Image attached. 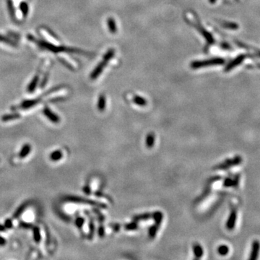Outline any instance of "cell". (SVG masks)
I'll return each instance as SVG.
<instances>
[{
  "label": "cell",
  "instance_id": "1",
  "mask_svg": "<svg viewBox=\"0 0 260 260\" xmlns=\"http://www.w3.org/2000/svg\"><path fill=\"white\" fill-rule=\"evenodd\" d=\"M225 60L222 58H213L208 60L204 61H195L191 64V67L192 69H198L201 67H207V66H214V65H223Z\"/></svg>",
  "mask_w": 260,
  "mask_h": 260
},
{
  "label": "cell",
  "instance_id": "2",
  "mask_svg": "<svg viewBox=\"0 0 260 260\" xmlns=\"http://www.w3.org/2000/svg\"><path fill=\"white\" fill-rule=\"evenodd\" d=\"M241 161L242 158L241 156H236V157H234L233 158L227 159L224 162H222V163L217 165L215 167V169H218V170H226V169H228L231 168V167L239 165L240 163H241Z\"/></svg>",
  "mask_w": 260,
  "mask_h": 260
},
{
  "label": "cell",
  "instance_id": "3",
  "mask_svg": "<svg viewBox=\"0 0 260 260\" xmlns=\"http://www.w3.org/2000/svg\"><path fill=\"white\" fill-rule=\"evenodd\" d=\"M65 200L68 201V202H72L74 203H82V204H90V205L101 207H104V208L106 207V206L104 204H102V203H99L96 202V201L91 200V199L82 198V197H75V196H69V197H67L65 198Z\"/></svg>",
  "mask_w": 260,
  "mask_h": 260
},
{
  "label": "cell",
  "instance_id": "4",
  "mask_svg": "<svg viewBox=\"0 0 260 260\" xmlns=\"http://www.w3.org/2000/svg\"><path fill=\"white\" fill-rule=\"evenodd\" d=\"M245 58H246V55L244 54L239 55V56H237L236 58H235L232 62H230L228 65L226 66L225 67V69H224V71L227 72H229V71L232 70L234 67H237V66L239 65L240 64H241V62L245 59Z\"/></svg>",
  "mask_w": 260,
  "mask_h": 260
},
{
  "label": "cell",
  "instance_id": "5",
  "mask_svg": "<svg viewBox=\"0 0 260 260\" xmlns=\"http://www.w3.org/2000/svg\"><path fill=\"white\" fill-rule=\"evenodd\" d=\"M260 251V242L258 240H254L252 242V250H251L250 256H249V259L250 260H256L259 256Z\"/></svg>",
  "mask_w": 260,
  "mask_h": 260
},
{
  "label": "cell",
  "instance_id": "6",
  "mask_svg": "<svg viewBox=\"0 0 260 260\" xmlns=\"http://www.w3.org/2000/svg\"><path fill=\"white\" fill-rule=\"evenodd\" d=\"M236 219H237V213H236V210H233L230 213V215L228 218L227 222H226V228L228 230H233L235 228L236 222Z\"/></svg>",
  "mask_w": 260,
  "mask_h": 260
},
{
  "label": "cell",
  "instance_id": "7",
  "mask_svg": "<svg viewBox=\"0 0 260 260\" xmlns=\"http://www.w3.org/2000/svg\"><path fill=\"white\" fill-rule=\"evenodd\" d=\"M44 115H45L47 117V118L49 119L51 122L54 123V124H58V123H59V122H60L59 117L56 114V113H54V112L51 111V110H50L49 108L46 107L45 108H44Z\"/></svg>",
  "mask_w": 260,
  "mask_h": 260
},
{
  "label": "cell",
  "instance_id": "8",
  "mask_svg": "<svg viewBox=\"0 0 260 260\" xmlns=\"http://www.w3.org/2000/svg\"><path fill=\"white\" fill-rule=\"evenodd\" d=\"M196 28H197V29L200 32L201 34L204 37V38L206 39L207 42L208 44H213V43L215 42V39L213 37V35H212L209 32L207 31L206 30L202 27V26H201L200 25H198V26H196Z\"/></svg>",
  "mask_w": 260,
  "mask_h": 260
},
{
  "label": "cell",
  "instance_id": "9",
  "mask_svg": "<svg viewBox=\"0 0 260 260\" xmlns=\"http://www.w3.org/2000/svg\"><path fill=\"white\" fill-rule=\"evenodd\" d=\"M239 182V175H236L234 178H226L224 180L223 186L225 187H237Z\"/></svg>",
  "mask_w": 260,
  "mask_h": 260
},
{
  "label": "cell",
  "instance_id": "10",
  "mask_svg": "<svg viewBox=\"0 0 260 260\" xmlns=\"http://www.w3.org/2000/svg\"><path fill=\"white\" fill-rule=\"evenodd\" d=\"M106 65H107V62L104 61V60H103V62H101L100 64H98V65L95 67V69H94L93 72H92L91 73V74H90V78L92 80L97 78L100 75V74L102 72L103 68L106 67Z\"/></svg>",
  "mask_w": 260,
  "mask_h": 260
},
{
  "label": "cell",
  "instance_id": "11",
  "mask_svg": "<svg viewBox=\"0 0 260 260\" xmlns=\"http://www.w3.org/2000/svg\"><path fill=\"white\" fill-rule=\"evenodd\" d=\"M40 33H41L43 36H44V38L46 39V40H48L49 42H51V44H53V45L56 46V45H57V44H59L58 41L56 40V39L55 38L54 36H52V35L50 34V33L47 31H46V30L44 29V28H41V29L40 30Z\"/></svg>",
  "mask_w": 260,
  "mask_h": 260
},
{
  "label": "cell",
  "instance_id": "12",
  "mask_svg": "<svg viewBox=\"0 0 260 260\" xmlns=\"http://www.w3.org/2000/svg\"><path fill=\"white\" fill-rule=\"evenodd\" d=\"M31 151V146L29 144H26L23 146L20 152L19 153V157L20 158H25L27 157L28 155L30 154Z\"/></svg>",
  "mask_w": 260,
  "mask_h": 260
},
{
  "label": "cell",
  "instance_id": "13",
  "mask_svg": "<svg viewBox=\"0 0 260 260\" xmlns=\"http://www.w3.org/2000/svg\"><path fill=\"white\" fill-rule=\"evenodd\" d=\"M62 157H63V153L61 150H55L54 152H52L50 154V159L53 161H58L59 160H61Z\"/></svg>",
  "mask_w": 260,
  "mask_h": 260
},
{
  "label": "cell",
  "instance_id": "14",
  "mask_svg": "<svg viewBox=\"0 0 260 260\" xmlns=\"http://www.w3.org/2000/svg\"><path fill=\"white\" fill-rule=\"evenodd\" d=\"M28 205V203H24V204H22L18 208H17V210H16L15 213H14L13 215V218H18L21 215H22V213L26 210V209L27 208V207Z\"/></svg>",
  "mask_w": 260,
  "mask_h": 260
},
{
  "label": "cell",
  "instance_id": "15",
  "mask_svg": "<svg viewBox=\"0 0 260 260\" xmlns=\"http://www.w3.org/2000/svg\"><path fill=\"white\" fill-rule=\"evenodd\" d=\"M193 252L195 254V256L197 258L202 257L203 255V249L200 245L198 243H196L193 246Z\"/></svg>",
  "mask_w": 260,
  "mask_h": 260
},
{
  "label": "cell",
  "instance_id": "16",
  "mask_svg": "<svg viewBox=\"0 0 260 260\" xmlns=\"http://www.w3.org/2000/svg\"><path fill=\"white\" fill-rule=\"evenodd\" d=\"M33 239L36 243H39L41 240V235L40 228L37 226L33 228Z\"/></svg>",
  "mask_w": 260,
  "mask_h": 260
},
{
  "label": "cell",
  "instance_id": "17",
  "mask_svg": "<svg viewBox=\"0 0 260 260\" xmlns=\"http://www.w3.org/2000/svg\"><path fill=\"white\" fill-rule=\"evenodd\" d=\"M133 101H134L135 104L140 106H145L147 105V101H146L144 98L141 97V96L135 95V97L133 98Z\"/></svg>",
  "mask_w": 260,
  "mask_h": 260
},
{
  "label": "cell",
  "instance_id": "18",
  "mask_svg": "<svg viewBox=\"0 0 260 260\" xmlns=\"http://www.w3.org/2000/svg\"><path fill=\"white\" fill-rule=\"evenodd\" d=\"M38 100H29V101H26L21 104V108H25V109L31 108L32 106L36 105L37 103H38Z\"/></svg>",
  "mask_w": 260,
  "mask_h": 260
},
{
  "label": "cell",
  "instance_id": "19",
  "mask_svg": "<svg viewBox=\"0 0 260 260\" xmlns=\"http://www.w3.org/2000/svg\"><path fill=\"white\" fill-rule=\"evenodd\" d=\"M163 213L159 211L156 212V213H153V218H154L155 222H156V225L160 226V225H161V223L162 222V220H163Z\"/></svg>",
  "mask_w": 260,
  "mask_h": 260
},
{
  "label": "cell",
  "instance_id": "20",
  "mask_svg": "<svg viewBox=\"0 0 260 260\" xmlns=\"http://www.w3.org/2000/svg\"><path fill=\"white\" fill-rule=\"evenodd\" d=\"M107 23H108V29H109V31L111 32V33H116L117 28L114 20L112 18H108Z\"/></svg>",
  "mask_w": 260,
  "mask_h": 260
},
{
  "label": "cell",
  "instance_id": "21",
  "mask_svg": "<svg viewBox=\"0 0 260 260\" xmlns=\"http://www.w3.org/2000/svg\"><path fill=\"white\" fill-rule=\"evenodd\" d=\"M106 108V97L103 95H100L98 101V108L101 111H103Z\"/></svg>",
  "mask_w": 260,
  "mask_h": 260
},
{
  "label": "cell",
  "instance_id": "22",
  "mask_svg": "<svg viewBox=\"0 0 260 260\" xmlns=\"http://www.w3.org/2000/svg\"><path fill=\"white\" fill-rule=\"evenodd\" d=\"M20 118V115L19 113H12V114H7L2 116V120L3 122H8L10 120H14Z\"/></svg>",
  "mask_w": 260,
  "mask_h": 260
},
{
  "label": "cell",
  "instance_id": "23",
  "mask_svg": "<svg viewBox=\"0 0 260 260\" xmlns=\"http://www.w3.org/2000/svg\"><path fill=\"white\" fill-rule=\"evenodd\" d=\"M155 143V135L153 133H150V134L147 136V139H146V145L149 148L153 147Z\"/></svg>",
  "mask_w": 260,
  "mask_h": 260
},
{
  "label": "cell",
  "instance_id": "24",
  "mask_svg": "<svg viewBox=\"0 0 260 260\" xmlns=\"http://www.w3.org/2000/svg\"><path fill=\"white\" fill-rule=\"evenodd\" d=\"M218 252L220 255L225 256L229 252V248L226 245H220L218 248Z\"/></svg>",
  "mask_w": 260,
  "mask_h": 260
},
{
  "label": "cell",
  "instance_id": "25",
  "mask_svg": "<svg viewBox=\"0 0 260 260\" xmlns=\"http://www.w3.org/2000/svg\"><path fill=\"white\" fill-rule=\"evenodd\" d=\"M38 76L35 77L31 83V84H30L29 86H28V92H32L34 91L35 88H36V85L38 84Z\"/></svg>",
  "mask_w": 260,
  "mask_h": 260
},
{
  "label": "cell",
  "instance_id": "26",
  "mask_svg": "<svg viewBox=\"0 0 260 260\" xmlns=\"http://www.w3.org/2000/svg\"><path fill=\"white\" fill-rule=\"evenodd\" d=\"M151 217H153L152 215H150V213H145V214L136 215V216L134 217V220L135 221H138V220H145L150 218Z\"/></svg>",
  "mask_w": 260,
  "mask_h": 260
},
{
  "label": "cell",
  "instance_id": "27",
  "mask_svg": "<svg viewBox=\"0 0 260 260\" xmlns=\"http://www.w3.org/2000/svg\"><path fill=\"white\" fill-rule=\"evenodd\" d=\"M222 26H223L224 28H228V29L231 30H236L238 28V24L234 23H222Z\"/></svg>",
  "mask_w": 260,
  "mask_h": 260
},
{
  "label": "cell",
  "instance_id": "28",
  "mask_svg": "<svg viewBox=\"0 0 260 260\" xmlns=\"http://www.w3.org/2000/svg\"><path fill=\"white\" fill-rule=\"evenodd\" d=\"M114 52L115 51L113 49L108 50L107 52L106 53V54L103 56V60L108 62V61H109V60L111 59V58L113 57V55H114Z\"/></svg>",
  "mask_w": 260,
  "mask_h": 260
},
{
  "label": "cell",
  "instance_id": "29",
  "mask_svg": "<svg viewBox=\"0 0 260 260\" xmlns=\"http://www.w3.org/2000/svg\"><path fill=\"white\" fill-rule=\"evenodd\" d=\"M158 228H159V226L155 224L154 225H153L152 227L149 229V236H150L151 238L155 237V236H156V233H157Z\"/></svg>",
  "mask_w": 260,
  "mask_h": 260
},
{
  "label": "cell",
  "instance_id": "30",
  "mask_svg": "<svg viewBox=\"0 0 260 260\" xmlns=\"http://www.w3.org/2000/svg\"><path fill=\"white\" fill-rule=\"evenodd\" d=\"M124 228H125L126 230H128V231H133V230L138 229V224H137V222H130V223H128L124 225Z\"/></svg>",
  "mask_w": 260,
  "mask_h": 260
},
{
  "label": "cell",
  "instance_id": "31",
  "mask_svg": "<svg viewBox=\"0 0 260 260\" xmlns=\"http://www.w3.org/2000/svg\"><path fill=\"white\" fill-rule=\"evenodd\" d=\"M85 222V219L82 217H78L75 220V225L78 228H81Z\"/></svg>",
  "mask_w": 260,
  "mask_h": 260
},
{
  "label": "cell",
  "instance_id": "32",
  "mask_svg": "<svg viewBox=\"0 0 260 260\" xmlns=\"http://www.w3.org/2000/svg\"><path fill=\"white\" fill-rule=\"evenodd\" d=\"M20 9H21V11L24 15H26V14L28 13V5L26 4V3L23 2L22 4L20 5Z\"/></svg>",
  "mask_w": 260,
  "mask_h": 260
},
{
  "label": "cell",
  "instance_id": "33",
  "mask_svg": "<svg viewBox=\"0 0 260 260\" xmlns=\"http://www.w3.org/2000/svg\"><path fill=\"white\" fill-rule=\"evenodd\" d=\"M5 228L8 229H10L12 228V227H13V223H12V221L11 219H7L5 221Z\"/></svg>",
  "mask_w": 260,
  "mask_h": 260
},
{
  "label": "cell",
  "instance_id": "34",
  "mask_svg": "<svg viewBox=\"0 0 260 260\" xmlns=\"http://www.w3.org/2000/svg\"><path fill=\"white\" fill-rule=\"evenodd\" d=\"M20 226L23 228H26V229H29V228H33V225H32V224L28 223V222H20Z\"/></svg>",
  "mask_w": 260,
  "mask_h": 260
},
{
  "label": "cell",
  "instance_id": "35",
  "mask_svg": "<svg viewBox=\"0 0 260 260\" xmlns=\"http://www.w3.org/2000/svg\"><path fill=\"white\" fill-rule=\"evenodd\" d=\"M93 233H94V224H93V222H92V220H90V233H89V237H90V238H92V236H93Z\"/></svg>",
  "mask_w": 260,
  "mask_h": 260
},
{
  "label": "cell",
  "instance_id": "36",
  "mask_svg": "<svg viewBox=\"0 0 260 260\" xmlns=\"http://www.w3.org/2000/svg\"><path fill=\"white\" fill-rule=\"evenodd\" d=\"M98 233L99 236L101 238H102L103 236H104L105 234V229L103 227V226H100L98 228Z\"/></svg>",
  "mask_w": 260,
  "mask_h": 260
},
{
  "label": "cell",
  "instance_id": "37",
  "mask_svg": "<svg viewBox=\"0 0 260 260\" xmlns=\"http://www.w3.org/2000/svg\"><path fill=\"white\" fill-rule=\"evenodd\" d=\"M6 240L2 236H0V246H5L6 244Z\"/></svg>",
  "mask_w": 260,
  "mask_h": 260
},
{
  "label": "cell",
  "instance_id": "38",
  "mask_svg": "<svg viewBox=\"0 0 260 260\" xmlns=\"http://www.w3.org/2000/svg\"><path fill=\"white\" fill-rule=\"evenodd\" d=\"M83 191H84V192L86 194V195H90V189L89 186H85V187H84V189H83Z\"/></svg>",
  "mask_w": 260,
  "mask_h": 260
},
{
  "label": "cell",
  "instance_id": "39",
  "mask_svg": "<svg viewBox=\"0 0 260 260\" xmlns=\"http://www.w3.org/2000/svg\"><path fill=\"white\" fill-rule=\"evenodd\" d=\"M5 230H6V228H5V226L4 225H2V224H0V232H4Z\"/></svg>",
  "mask_w": 260,
  "mask_h": 260
},
{
  "label": "cell",
  "instance_id": "40",
  "mask_svg": "<svg viewBox=\"0 0 260 260\" xmlns=\"http://www.w3.org/2000/svg\"><path fill=\"white\" fill-rule=\"evenodd\" d=\"M110 226L113 228L114 229V230H116V231H118V230L119 229V227H120V226H119V225H111Z\"/></svg>",
  "mask_w": 260,
  "mask_h": 260
},
{
  "label": "cell",
  "instance_id": "41",
  "mask_svg": "<svg viewBox=\"0 0 260 260\" xmlns=\"http://www.w3.org/2000/svg\"><path fill=\"white\" fill-rule=\"evenodd\" d=\"M215 2H216V0H210V2L212 3V4H213V3H215Z\"/></svg>",
  "mask_w": 260,
  "mask_h": 260
},
{
  "label": "cell",
  "instance_id": "42",
  "mask_svg": "<svg viewBox=\"0 0 260 260\" xmlns=\"http://www.w3.org/2000/svg\"><path fill=\"white\" fill-rule=\"evenodd\" d=\"M258 54H259V56H260V51H258Z\"/></svg>",
  "mask_w": 260,
  "mask_h": 260
}]
</instances>
